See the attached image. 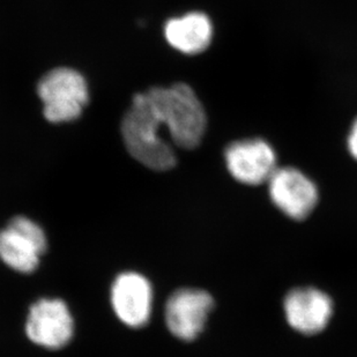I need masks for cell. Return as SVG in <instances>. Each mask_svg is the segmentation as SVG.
<instances>
[{
	"instance_id": "cell-9",
	"label": "cell",
	"mask_w": 357,
	"mask_h": 357,
	"mask_svg": "<svg viewBox=\"0 0 357 357\" xmlns=\"http://www.w3.org/2000/svg\"><path fill=\"white\" fill-rule=\"evenodd\" d=\"M283 311L291 328L304 335H316L330 324L333 301L317 288H296L284 297Z\"/></svg>"
},
{
	"instance_id": "cell-10",
	"label": "cell",
	"mask_w": 357,
	"mask_h": 357,
	"mask_svg": "<svg viewBox=\"0 0 357 357\" xmlns=\"http://www.w3.org/2000/svg\"><path fill=\"white\" fill-rule=\"evenodd\" d=\"M112 304L121 323L132 328L145 326L152 314V284L135 272L119 274L112 283Z\"/></svg>"
},
{
	"instance_id": "cell-2",
	"label": "cell",
	"mask_w": 357,
	"mask_h": 357,
	"mask_svg": "<svg viewBox=\"0 0 357 357\" xmlns=\"http://www.w3.org/2000/svg\"><path fill=\"white\" fill-rule=\"evenodd\" d=\"M146 95L176 145L185 149L200 145L207 128V115L189 84L178 82L168 88H151Z\"/></svg>"
},
{
	"instance_id": "cell-12",
	"label": "cell",
	"mask_w": 357,
	"mask_h": 357,
	"mask_svg": "<svg viewBox=\"0 0 357 357\" xmlns=\"http://www.w3.org/2000/svg\"><path fill=\"white\" fill-rule=\"evenodd\" d=\"M347 149L351 158L357 161V117L353 121L349 133H348Z\"/></svg>"
},
{
	"instance_id": "cell-3",
	"label": "cell",
	"mask_w": 357,
	"mask_h": 357,
	"mask_svg": "<svg viewBox=\"0 0 357 357\" xmlns=\"http://www.w3.org/2000/svg\"><path fill=\"white\" fill-rule=\"evenodd\" d=\"M38 94L44 117L51 123H66L80 117L89 100L87 82L75 70L54 68L40 79Z\"/></svg>"
},
{
	"instance_id": "cell-6",
	"label": "cell",
	"mask_w": 357,
	"mask_h": 357,
	"mask_svg": "<svg viewBox=\"0 0 357 357\" xmlns=\"http://www.w3.org/2000/svg\"><path fill=\"white\" fill-rule=\"evenodd\" d=\"M267 185L274 206L295 221L310 216L319 200V191L314 181L294 167L278 168Z\"/></svg>"
},
{
	"instance_id": "cell-11",
	"label": "cell",
	"mask_w": 357,
	"mask_h": 357,
	"mask_svg": "<svg viewBox=\"0 0 357 357\" xmlns=\"http://www.w3.org/2000/svg\"><path fill=\"white\" fill-rule=\"evenodd\" d=\"M214 27L202 12H190L172 17L165 26V38L174 49L184 54H202L212 44Z\"/></svg>"
},
{
	"instance_id": "cell-7",
	"label": "cell",
	"mask_w": 357,
	"mask_h": 357,
	"mask_svg": "<svg viewBox=\"0 0 357 357\" xmlns=\"http://www.w3.org/2000/svg\"><path fill=\"white\" fill-rule=\"evenodd\" d=\"M26 333L34 344L47 349H61L72 340L75 321L64 301L43 298L31 307Z\"/></svg>"
},
{
	"instance_id": "cell-1",
	"label": "cell",
	"mask_w": 357,
	"mask_h": 357,
	"mask_svg": "<svg viewBox=\"0 0 357 357\" xmlns=\"http://www.w3.org/2000/svg\"><path fill=\"white\" fill-rule=\"evenodd\" d=\"M162 125L163 123L146 93L135 95L131 108L121 121V135L128 153L142 165L155 172L170 170L177 162L172 146L162 139Z\"/></svg>"
},
{
	"instance_id": "cell-5",
	"label": "cell",
	"mask_w": 357,
	"mask_h": 357,
	"mask_svg": "<svg viewBox=\"0 0 357 357\" xmlns=\"http://www.w3.org/2000/svg\"><path fill=\"white\" fill-rule=\"evenodd\" d=\"M225 162L231 177L249 186L268 182L279 168L273 146L260 138L231 142L225 151Z\"/></svg>"
},
{
	"instance_id": "cell-4",
	"label": "cell",
	"mask_w": 357,
	"mask_h": 357,
	"mask_svg": "<svg viewBox=\"0 0 357 357\" xmlns=\"http://www.w3.org/2000/svg\"><path fill=\"white\" fill-rule=\"evenodd\" d=\"M45 250L47 236L43 229L26 216L14 218L5 229L0 230V259L12 270L33 273Z\"/></svg>"
},
{
	"instance_id": "cell-8",
	"label": "cell",
	"mask_w": 357,
	"mask_h": 357,
	"mask_svg": "<svg viewBox=\"0 0 357 357\" xmlns=\"http://www.w3.org/2000/svg\"><path fill=\"white\" fill-rule=\"evenodd\" d=\"M214 307V300L202 289H179L169 297L165 305V323L174 337L193 341L205 328Z\"/></svg>"
}]
</instances>
